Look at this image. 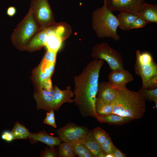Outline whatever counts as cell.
<instances>
[{"label": "cell", "mask_w": 157, "mask_h": 157, "mask_svg": "<svg viewBox=\"0 0 157 157\" xmlns=\"http://www.w3.org/2000/svg\"><path fill=\"white\" fill-rule=\"evenodd\" d=\"M104 63L102 60L89 62L82 72L74 78V102L83 117H91L97 120L95 109L99 73Z\"/></svg>", "instance_id": "obj_1"}, {"label": "cell", "mask_w": 157, "mask_h": 157, "mask_svg": "<svg viewBox=\"0 0 157 157\" xmlns=\"http://www.w3.org/2000/svg\"><path fill=\"white\" fill-rule=\"evenodd\" d=\"M114 88L116 92L112 102V113L129 117L133 120L141 118L145 112L146 107L145 99L139 91H132L127 88Z\"/></svg>", "instance_id": "obj_2"}, {"label": "cell", "mask_w": 157, "mask_h": 157, "mask_svg": "<svg viewBox=\"0 0 157 157\" xmlns=\"http://www.w3.org/2000/svg\"><path fill=\"white\" fill-rule=\"evenodd\" d=\"M92 24L93 30L99 38L119 40L120 37L117 32L119 23L117 17L108 9L104 1L103 6L92 13Z\"/></svg>", "instance_id": "obj_3"}, {"label": "cell", "mask_w": 157, "mask_h": 157, "mask_svg": "<svg viewBox=\"0 0 157 157\" xmlns=\"http://www.w3.org/2000/svg\"><path fill=\"white\" fill-rule=\"evenodd\" d=\"M34 18L31 10L18 23L11 37L14 45L20 50H26L27 45L40 30Z\"/></svg>", "instance_id": "obj_4"}, {"label": "cell", "mask_w": 157, "mask_h": 157, "mask_svg": "<svg viewBox=\"0 0 157 157\" xmlns=\"http://www.w3.org/2000/svg\"><path fill=\"white\" fill-rule=\"evenodd\" d=\"M91 56L94 60H105L111 70L124 69L121 54L107 43L103 42L95 45L92 48Z\"/></svg>", "instance_id": "obj_5"}, {"label": "cell", "mask_w": 157, "mask_h": 157, "mask_svg": "<svg viewBox=\"0 0 157 157\" xmlns=\"http://www.w3.org/2000/svg\"><path fill=\"white\" fill-rule=\"evenodd\" d=\"M48 0H31L29 9L31 10L36 23L42 29L56 22L54 15Z\"/></svg>", "instance_id": "obj_6"}, {"label": "cell", "mask_w": 157, "mask_h": 157, "mask_svg": "<svg viewBox=\"0 0 157 157\" xmlns=\"http://www.w3.org/2000/svg\"><path fill=\"white\" fill-rule=\"evenodd\" d=\"M136 55L135 72L140 76L143 84L157 76V65L149 52L141 53L137 50Z\"/></svg>", "instance_id": "obj_7"}, {"label": "cell", "mask_w": 157, "mask_h": 157, "mask_svg": "<svg viewBox=\"0 0 157 157\" xmlns=\"http://www.w3.org/2000/svg\"><path fill=\"white\" fill-rule=\"evenodd\" d=\"M57 52L47 50L40 64L33 74L34 81L36 85V92L42 89V83L45 79L51 78L54 71Z\"/></svg>", "instance_id": "obj_8"}, {"label": "cell", "mask_w": 157, "mask_h": 157, "mask_svg": "<svg viewBox=\"0 0 157 157\" xmlns=\"http://www.w3.org/2000/svg\"><path fill=\"white\" fill-rule=\"evenodd\" d=\"M89 130L86 126H80L69 122L65 126L56 129V131L61 141L71 144L83 143Z\"/></svg>", "instance_id": "obj_9"}, {"label": "cell", "mask_w": 157, "mask_h": 157, "mask_svg": "<svg viewBox=\"0 0 157 157\" xmlns=\"http://www.w3.org/2000/svg\"><path fill=\"white\" fill-rule=\"evenodd\" d=\"M106 6L112 12L129 13L136 15L145 3L144 0H104Z\"/></svg>", "instance_id": "obj_10"}, {"label": "cell", "mask_w": 157, "mask_h": 157, "mask_svg": "<svg viewBox=\"0 0 157 157\" xmlns=\"http://www.w3.org/2000/svg\"><path fill=\"white\" fill-rule=\"evenodd\" d=\"M108 82L114 88L122 89L126 88V84L133 81V75L129 71L111 70L108 75Z\"/></svg>", "instance_id": "obj_11"}, {"label": "cell", "mask_w": 157, "mask_h": 157, "mask_svg": "<svg viewBox=\"0 0 157 157\" xmlns=\"http://www.w3.org/2000/svg\"><path fill=\"white\" fill-rule=\"evenodd\" d=\"M54 93L53 87L52 90L49 91H47L43 88L35 92L33 97L36 102L37 109L48 111L51 110H55V104L53 96Z\"/></svg>", "instance_id": "obj_12"}, {"label": "cell", "mask_w": 157, "mask_h": 157, "mask_svg": "<svg viewBox=\"0 0 157 157\" xmlns=\"http://www.w3.org/2000/svg\"><path fill=\"white\" fill-rule=\"evenodd\" d=\"M53 88L55 110H58L61 105L65 103H72L74 102V99H72L74 96V93L71 90L70 86H67L65 89L63 90L60 89L56 85L53 87Z\"/></svg>", "instance_id": "obj_13"}, {"label": "cell", "mask_w": 157, "mask_h": 157, "mask_svg": "<svg viewBox=\"0 0 157 157\" xmlns=\"http://www.w3.org/2000/svg\"><path fill=\"white\" fill-rule=\"evenodd\" d=\"M28 138L32 144L41 142L50 147L59 145L62 142L58 136L50 135L44 130L34 133H30Z\"/></svg>", "instance_id": "obj_14"}, {"label": "cell", "mask_w": 157, "mask_h": 157, "mask_svg": "<svg viewBox=\"0 0 157 157\" xmlns=\"http://www.w3.org/2000/svg\"><path fill=\"white\" fill-rule=\"evenodd\" d=\"M115 89L108 82L98 83L96 97L101 100L105 104H111L115 95Z\"/></svg>", "instance_id": "obj_15"}, {"label": "cell", "mask_w": 157, "mask_h": 157, "mask_svg": "<svg viewBox=\"0 0 157 157\" xmlns=\"http://www.w3.org/2000/svg\"><path fill=\"white\" fill-rule=\"evenodd\" d=\"M137 15L147 23H157V5L145 3Z\"/></svg>", "instance_id": "obj_16"}, {"label": "cell", "mask_w": 157, "mask_h": 157, "mask_svg": "<svg viewBox=\"0 0 157 157\" xmlns=\"http://www.w3.org/2000/svg\"><path fill=\"white\" fill-rule=\"evenodd\" d=\"M132 120L129 117L112 113L106 116H99L98 121L101 123H106L110 125L119 126L128 123Z\"/></svg>", "instance_id": "obj_17"}, {"label": "cell", "mask_w": 157, "mask_h": 157, "mask_svg": "<svg viewBox=\"0 0 157 157\" xmlns=\"http://www.w3.org/2000/svg\"><path fill=\"white\" fill-rule=\"evenodd\" d=\"M138 17L137 15L131 13L120 12L117 17L118 27L124 30H131L132 24Z\"/></svg>", "instance_id": "obj_18"}, {"label": "cell", "mask_w": 157, "mask_h": 157, "mask_svg": "<svg viewBox=\"0 0 157 157\" xmlns=\"http://www.w3.org/2000/svg\"><path fill=\"white\" fill-rule=\"evenodd\" d=\"M83 143L95 157H97L98 153L101 150L100 145L94 137L92 130L88 131L84 139Z\"/></svg>", "instance_id": "obj_19"}, {"label": "cell", "mask_w": 157, "mask_h": 157, "mask_svg": "<svg viewBox=\"0 0 157 157\" xmlns=\"http://www.w3.org/2000/svg\"><path fill=\"white\" fill-rule=\"evenodd\" d=\"M15 139H26L28 138L30 132L28 129L18 122H16L10 131Z\"/></svg>", "instance_id": "obj_20"}, {"label": "cell", "mask_w": 157, "mask_h": 157, "mask_svg": "<svg viewBox=\"0 0 157 157\" xmlns=\"http://www.w3.org/2000/svg\"><path fill=\"white\" fill-rule=\"evenodd\" d=\"M113 105H107L104 103L100 99L97 98L95 103V109L97 114L99 116L108 115L112 113Z\"/></svg>", "instance_id": "obj_21"}, {"label": "cell", "mask_w": 157, "mask_h": 157, "mask_svg": "<svg viewBox=\"0 0 157 157\" xmlns=\"http://www.w3.org/2000/svg\"><path fill=\"white\" fill-rule=\"evenodd\" d=\"M71 145L72 151L78 157H95L84 143H79Z\"/></svg>", "instance_id": "obj_22"}, {"label": "cell", "mask_w": 157, "mask_h": 157, "mask_svg": "<svg viewBox=\"0 0 157 157\" xmlns=\"http://www.w3.org/2000/svg\"><path fill=\"white\" fill-rule=\"evenodd\" d=\"M92 132L94 137L100 146L109 136L105 131L99 127L94 128L92 131Z\"/></svg>", "instance_id": "obj_23"}, {"label": "cell", "mask_w": 157, "mask_h": 157, "mask_svg": "<svg viewBox=\"0 0 157 157\" xmlns=\"http://www.w3.org/2000/svg\"><path fill=\"white\" fill-rule=\"evenodd\" d=\"M139 91L147 100L154 102L157 101V88L150 90L147 89H140Z\"/></svg>", "instance_id": "obj_24"}, {"label": "cell", "mask_w": 157, "mask_h": 157, "mask_svg": "<svg viewBox=\"0 0 157 157\" xmlns=\"http://www.w3.org/2000/svg\"><path fill=\"white\" fill-rule=\"evenodd\" d=\"M100 146L101 150L106 154H113L117 148L114 145L109 136Z\"/></svg>", "instance_id": "obj_25"}, {"label": "cell", "mask_w": 157, "mask_h": 157, "mask_svg": "<svg viewBox=\"0 0 157 157\" xmlns=\"http://www.w3.org/2000/svg\"><path fill=\"white\" fill-rule=\"evenodd\" d=\"M58 149L54 147H47L44 150L41 152L40 156L41 157H57Z\"/></svg>", "instance_id": "obj_26"}, {"label": "cell", "mask_w": 157, "mask_h": 157, "mask_svg": "<svg viewBox=\"0 0 157 157\" xmlns=\"http://www.w3.org/2000/svg\"><path fill=\"white\" fill-rule=\"evenodd\" d=\"M54 110H51L47 112L46 116L43 120V123L54 128L57 127L54 115Z\"/></svg>", "instance_id": "obj_27"}, {"label": "cell", "mask_w": 157, "mask_h": 157, "mask_svg": "<svg viewBox=\"0 0 157 157\" xmlns=\"http://www.w3.org/2000/svg\"><path fill=\"white\" fill-rule=\"evenodd\" d=\"M157 88V76H156L145 83L142 84V89H147L152 90Z\"/></svg>", "instance_id": "obj_28"}, {"label": "cell", "mask_w": 157, "mask_h": 157, "mask_svg": "<svg viewBox=\"0 0 157 157\" xmlns=\"http://www.w3.org/2000/svg\"><path fill=\"white\" fill-rule=\"evenodd\" d=\"M147 24L144 20L138 16L132 24L131 29L143 27L146 25Z\"/></svg>", "instance_id": "obj_29"}, {"label": "cell", "mask_w": 157, "mask_h": 157, "mask_svg": "<svg viewBox=\"0 0 157 157\" xmlns=\"http://www.w3.org/2000/svg\"><path fill=\"white\" fill-rule=\"evenodd\" d=\"M1 138L2 140L7 142H10L14 140L12 133L8 130H5L2 132Z\"/></svg>", "instance_id": "obj_30"}, {"label": "cell", "mask_w": 157, "mask_h": 157, "mask_svg": "<svg viewBox=\"0 0 157 157\" xmlns=\"http://www.w3.org/2000/svg\"><path fill=\"white\" fill-rule=\"evenodd\" d=\"M58 154L68 151H71L72 148L71 144L66 142L61 143L58 147Z\"/></svg>", "instance_id": "obj_31"}, {"label": "cell", "mask_w": 157, "mask_h": 157, "mask_svg": "<svg viewBox=\"0 0 157 157\" xmlns=\"http://www.w3.org/2000/svg\"><path fill=\"white\" fill-rule=\"evenodd\" d=\"M43 88L45 90L49 91L51 90L53 88L51 78L44 80L42 83Z\"/></svg>", "instance_id": "obj_32"}, {"label": "cell", "mask_w": 157, "mask_h": 157, "mask_svg": "<svg viewBox=\"0 0 157 157\" xmlns=\"http://www.w3.org/2000/svg\"><path fill=\"white\" fill-rule=\"evenodd\" d=\"M59 157H75L76 155L72 150L62 153L58 154Z\"/></svg>", "instance_id": "obj_33"}, {"label": "cell", "mask_w": 157, "mask_h": 157, "mask_svg": "<svg viewBox=\"0 0 157 157\" xmlns=\"http://www.w3.org/2000/svg\"><path fill=\"white\" fill-rule=\"evenodd\" d=\"M16 12V10L15 8L13 6L9 7L6 11L7 14L10 17L14 16Z\"/></svg>", "instance_id": "obj_34"}, {"label": "cell", "mask_w": 157, "mask_h": 157, "mask_svg": "<svg viewBox=\"0 0 157 157\" xmlns=\"http://www.w3.org/2000/svg\"><path fill=\"white\" fill-rule=\"evenodd\" d=\"M114 157H126V155L120 150L117 148L113 153Z\"/></svg>", "instance_id": "obj_35"}, {"label": "cell", "mask_w": 157, "mask_h": 157, "mask_svg": "<svg viewBox=\"0 0 157 157\" xmlns=\"http://www.w3.org/2000/svg\"><path fill=\"white\" fill-rule=\"evenodd\" d=\"M106 154L102 150L98 153L97 157H105Z\"/></svg>", "instance_id": "obj_36"}, {"label": "cell", "mask_w": 157, "mask_h": 157, "mask_svg": "<svg viewBox=\"0 0 157 157\" xmlns=\"http://www.w3.org/2000/svg\"><path fill=\"white\" fill-rule=\"evenodd\" d=\"M105 157H114V156L113 154H106Z\"/></svg>", "instance_id": "obj_37"}, {"label": "cell", "mask_w": 157, "mask_h": 157, "mask_svg": "<svg viewBox=\"0 0 157 157\" xmlns=\"http://www.w3.org/2000/svg\"><path fill=\"white\" fill-rule=\"evenodd\" d=\"M155 103V107L156 110H157V101L154 102Z\"/></svg>", "instance_id": "obj_38"}]
</instances>
